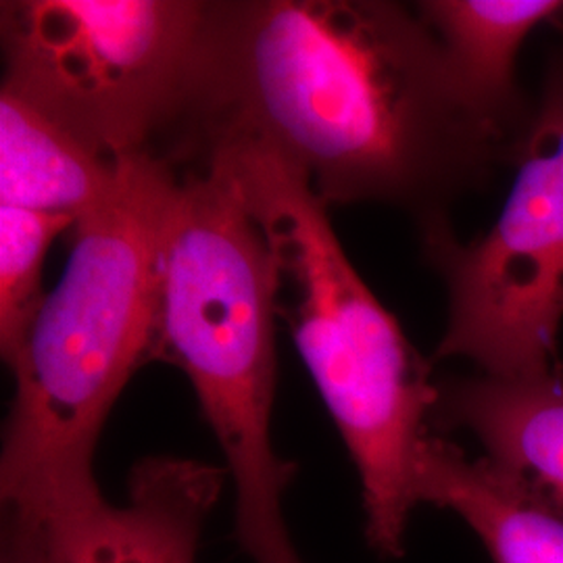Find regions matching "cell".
Segmentation results:
<instances>
[{"mask_svg": "<svg viewBox=\"0 0 563 563\" xmlns=\"http://www.w3.org/2000/svg\"><path fill=\"white\" fill-rule=\"evenodd\" d=\"M443 44L472 102L516 144L534 115L518 84L526 38L563 15V0H422L413 4Z\"/></svg>", "mask_w": 563, "mask_h": 563, "instance_id": "10", "label": "cell"}, {"mask_svg": "<svg viewBox=\"0 0 563 563\" xmlns=\"http://www.w3.org/2000/svg\"><path fill=\"white\" fill-rule=\"evenodd\" d=\"M278 274L222 163L178 167L163 220L153 360L188 376L236 490L251 563H302L284 520L295 465L272 443Z\"/></svg>", "mask_w": 563, "mask_h": 563, "instance_id": "4", "label": "cell"}, {"mask_svg": "<svg viewBox=\"0 0 563 563\" xmlns=\"http://www.w3.org/2000/svg\"><path fill=\"white\" fill-rule=\"evenodd\" d=\"M74 222L0 205V355L13 367L48 292L42 290L46 253Z\"/></svg>", "mask_w": 563, "mask_h": 563, "instance_id": "12", "label": "cell"}, {"mask_svg": "<svg viewBox=\"0 0 563 563\" xmlns=\"http://www.w3.org/2000/svg\"><path fill=\"white\" fill-rule=\"evenodd\" d=\"M236 141L297 165L328 209L378 202L418 228L449 220L518 151L418 9L393 0H207L159 155L186 167Z\"/></svg>", "mask_w": 563, "mask_h": 563, "instance_id": "1", "label": "cell"}, {"mask_svg": "<svg viewBox=\"0 0 563 563\" xmlns=\"http://www.w3.org/2000/svg\"><path fill=\"white\" fill-rule=\"evenodd\" d=\"M484 446L528 493L563 518V374L501 380L488 376L439 383L432 416Z\"/></svg>", "mask_w": 563, "mask_h": 563, "instance_id": "8", "label": "cell"}, {"mask_svg": "<svg viewBox=\"0 0 563 563\" xmlns=\"http://www.w3.org/2000/svg\"><path fill=\"white\" fill-rule=\"evenodd\" d=\"M0 563H46L38 526L13 509H2Z\"/></svg>", "mask_w": 563, "mask_h": 563, "instance_id": "13", "label": "cell"}, {"mask_svg": "<svg viewBox=\"0 0 563 563\" xmlns=\"http://www.w3.org/2000/svg\"><path fill=\"white\" fill-rule=\"evenodd\" d=\"M418 504L462 518L493 563H563V518L488 457L430 434L416 472Z\"/></svg>", "mask_w": 563, "mask_h": 563, "instance_id": "9", "label": "cell"}, {"mask_svg": "<svg viewBox=\"0 0 563 563\" xmlns=\"http://www.w3.org/2000/svg\"><path fill=\"white\" fill-rule=\"evenodd\" d=\"M125 162L102 157L0 88V205L76 225L115 195Z\"/></svg>", "mask_w": 563, "mask_h": 563, "instance_id": "11", "label": "cell"}, {"mask_svg": "<svg viewBox=\"0 0 563 563\" xmlns=\"http://www.w3.org/2000/svg\"><path fill=\"white\" fill-rule=\"evenodd\" d=\"M222 163L262 225L286 323L362 484L365 537L401 558L418 507L416 472L439 401L430 363L363 282L297 165L257 142L222 144Z\"/></svg>", "mask_w": 563, "mask_h": 563, "instance_id": "3", "label": "cell"}, {"mask_svg": "<svg viewBox=\"0 0 563 563\" xmlns=\"http://www.w3.org/2000/svg\"><path fill=\"white\" fill-rule=\"evenodd\" d=\"M228 478L220 465L144 457L128 476L123 504L101 497L44 518L23 516L41 530L46 563H199L202 528Z\"/></svg>", "mask_w": 563, "mask_h": 563, "instance_id": "7", "label": "cell"}, {"mask_svg": "<svg viewBox=\"0 0 563 563\" xmlns=\"http://www.w3.org/2000/svg\"><path fill=\"white\" fill-rule=\"evenodd\" d=\"M543 90L511 165L497 222L462 242L449 220L420 230L426 263L446 288V328L434 362L462 357L501 380L562 372L563 15L553 25Z\"/></svg>", "mask_w": 563, "mask_h": 563, "instance_id": "6", "label": "cell"}, {"mask_svg": "<svg viewBox=\"0 0 563 563\" xmlns=\"http://www.w3.org/2000/svg\"><path fill=\"white\" fill-rule=\"evenodd\" d=\"M178 167L130 157L120 188L71 230L65 274L11 372L2 509L53 516L104 497L95 453L121 390L153 360L163 220Z\"/></svg>", "mask_w": 563, "mask_h": 563, "instance_id": "2", "label": "cell"}, {"mask_svg": "<svg viewBox=\"0 0 563 563\" xmlns=\"http://www.w3.org/2000/svg\"><path fill=\"white\" fill-rule=\"evenodd\" d=\"M207 0H4L2 90L113 162L159 155Z\"/></svg>", "mask_w": 563, "mask_h": 563, "instance_id": "5", "label": "cell"}]
</instances>
